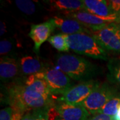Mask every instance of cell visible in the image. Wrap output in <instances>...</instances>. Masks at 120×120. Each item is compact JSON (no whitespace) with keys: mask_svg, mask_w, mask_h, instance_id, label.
I'll return each instance as SVG.
<instances>
[{"mask_svg":"<svg viewBox=\"0 0 120 120\" xmlns=\"http://www.w3.org/2000/svg\"><path fill=\"white\" fill-rule=\"evenodd\" d=\"M7 100L14 112L22 115L33 111H47L54 106L53 99L45 98L22 83H14L8 89Z\"/></svg>","mask_w":120,"mask_h":120,"instance_id":"obj_1","label":"cell"},{"mask_svg":"<svg viewBox=\"0 0 120 120\" xmlns=\"http://www.w3.org/2000/svg\"><path fill=\"white\" fill-rule=\"evenodd\" d=\"M56 68L76 81L92 80L101 73L98 65L82 57L72 54H58L56 56Z\"/></svg>","mask_w":120,"mask_h":120,"instance_id":"obj_2","label":"cell"},{"mask_svg":"<svg viewBox=\"0 0 120 120\" xmlns=\"http://www.w3.org/2000/svg\"><path fill=\"white\" fill-rule=\"evenodd\" d=\"M65 37L69 48L74 52L94 59L108 60L107 52L91 34L80 33Z\"/></svg>","mask_w":120,"mask_h":120,"instance_id":"obj_3","label":"cell"},{"mask_svg":"<svg viewBox=\"0 0 120 120\" xmlns=\"http://www.w3.org/2000/svg\"><path fill=\"white\" fill-rule=\"evenodd\" d=\"M117 92L116 88L109 83H101L81 105L90 112V114H97Z\"/></svg>","mask_w":120,"mask_h":120,"instance_id":"obj_4","label":"cell"},{"mask_svg":"<svg viewBox=\"0 0 120 120\" xmlns=\"http://www.w3.org/2000/svg\"><path fill=\"white\" fill-rule=\"evenodd\" d=\"M91 35L106 52L120 53V23H109L99 31H91Z\"/></svg>","mask_w":120,"mask_h":120,"instance_id":"obj_5","label":"cell"},{"mask_svg":"<svg viewBox=\"0 0 120 120\" xmlns=\"http://www.w3.org/2000/svg\"><path fill=\"white\" fill-rule=\"evenodd\" d=\"M101 83L97 80L82 82L77 85H73L64 94L57 99V101H64L72 105H81L91 92Z\"/></svg>","mask_w":120,"mask_h":120,"instance_id":"obj_6","label":"cell"},{"mask_svg":"<svg viewBox=\"0 0 120 120\" xmlns=\"http://www.w3.org/2000/svg\"><path fill=\"white\" fill-rule=\"evenodd\" d=\"M43 72L52 95H63L73 86L71 78L57 68L47 67Z\"/></svg>","mask_w":120,"mask_h":120,"instance_id":"obj_7","label":"cell"},{"mask_svg":"<svg viewBox=\"0 0 120 120\" xmlns=\"http://www.w3.org/2000/svg\"><path fill=\"white\" fill-rule=\"evenodd\" d=\"M64 15L69 18H72L79 22L91 31H96L103 28L109 23H116L113 19L102 18L90 13L85 10L64 12Z\"/></svg>","mask_w":120,"mask_h":120,"instance_id":"obj_8","label":"cell"},{"mask_svg":"<svg viewBox=\"0 0 120 120\" xmlns=\"http://www.w3.org/2000/svg\"><path fill=\"white\" fill-rule=\"evenodd\" d=\"M54 107L63 120H87L90 113L82 105H72L64 101H57Z\"/></svg>","mask_w":120,"mask_h":120,"instance_id":"obj_9","label":"cell"},{"mask_svg":"<svg viewBox=\"0 0 120 120\" xmlns=\"http://www.w3.org/2000/svg\"><path fill=\"white\" fill-rule=\"evenodd\" d=\"M56 27V23L53 19H51L41 23L31 26L29 36L34 43V50L35 53H38L41 45L45 41H48Z\"/></svg>","mask_w":120,"mask_h":120,"instance_id":"obj_10","label":"cell"},{"mask_svg":"<svg viewBox=\"0 0 120 120\" xmlns=\"http://www.w3.org/2000/svg\"><path fill=\"white\" fill-rule=\"evenodd\" d=\"M83 6L86 11L102 18L113 19L116 23L120 22V15L112 9L110 1L103 0H83Z\"/></svg>","mask_w":120,"mask_h":120,"instance_id":"obj_11","label":"cell"},{"mask_svg":"<svg viewBox=\"0 0 120 120\" xmlns=\"http://www.w3.org/2000/svg\"><path fill=\"white\" fill-rule=\"evenodd\" d=\"M56 23V27L59 28L62 34L67 35L76 34L80 33H86L91 34V31L87 29L80 22L77 20L69 18L56 16L53 18Z\"/></svg>","mask_w":120,"mask_h":120,"instance_id":"obj_12","label":"cell"},{"mask_svg":"<svg viewBox=\"0 0 120 120\" xmlns=\"http://www.w3.org/2000/svg\"><path fill=\"white\" fill-rule=\"evenodd\" d=\"M20 64L12 57H3L0 62V77L1 82H8L13 80L19 73Z\"/></svg>","mask_w":120,"mask_h":120,"instance_id":"obj_13","label":"cell"},{"mask_svg":"<svg viewBox=\"0 0 120 120\" xmlns=\"http://www.w3.org/2000/svg\"><path fill=\"white\" fill-rule=\"evenodd\" d=\"M20 69L23 74L31 75L35 73L43 71L46 67L37 57L32 56H24L19 61Z\"/></svg>","mask_w":120,"mask_h":120,"instance_id":"obj_14","label":"cell"},{"mask_svg":"<svg viewBox=\"0 0 120 120\" xmlns=\"http://www.w3.org/2000/svg\"><path fill=\"white\" fill-rule=\"evenodd\" d=\"M49 5V8L53 11H75L83 10V2L79 0H56L46 1Z\"/></svg>","mask_w":120,"mask_h":120,"instance_id":"obj_15","label":"cell"},{"mask_svg":"<svg viewBox=\"0 0 120 120\" xmlns=\"http://www.w3.org/2000/svg\"><path fill=\"white\" fill-rule=\"evenodd\" d=\"M24 83L26 86L30 87L33 90L38 92L39 94L43 95L45 98L53 99L52 93L45 79H38L34 74L27 77Z\"/></svg>","mask_w":120,"mask_h":120,"instance_id":"obj_16","label":"cell"},{"mask_svg":"<svg viewBox=\"0 0 120 120\" xmlns=\"http://www.w3.org/2000/svg\"><path fill=\"white\" fill-rule=\"evenodd\" d=\"M107 79L112 84L120 86V57L110 59L107 64Z\"/></svg>","mask_w":120,"mask_h":120,"instance_id":"obj_17","label":"cell"},{"mask_svg":"<svg viewBox=\"0 0 120 120\" xmlns=\"http://www.w3.org/2000/svg\"><path fill=\"white\" fill-rule=\"evenodd\" d=\"M120 104V93L117 92L107 103L105 104L98 113H102L106 116L113 117L117 112Z\"/></svg>","mask_w":120,"mask_h":120,"instance_id":"obj_18","label":"cell"},{"mask_svg":"<svg viewBox=\"0 0 120 120\" xmlns=\"http://www.w3.org/2000/svg\"><path fill=\"white\" fill-rule=\"evenodd\" d=\"M48 42L59 52H68L69 50L65 35L62 33L51 36L48 39Z\"/></svg>","mask_w":120,"mask_h":120,"instance_id":"obj_19","label":"cell"},{"mask_svg":"<svg viewBox=\"0 0 120 120\" xmlns=\"http://www.w3.org/2000/svg\"><path fill=\"white\" fill-rule=\"evenodd\" d=\"M17 8L27 15H32L36 11V6L34 1L27 0H16L14 1Z\"/></svg>","mask_w":120,"mask_h":120,"instance_id":"obj_20","label":"cell"},{"mask_svg":"<svg viewBox=\"0 0 120 120\" xmlns=\"http://www.w3.org/2000/svg\"><path fill=\"white\" fill-rule=\"evenodd\" d=\"M48 111H33L27 112L22 116V120H49Z\"/></svg>","mask_w":120,"mask_h":120,"instance_id":"obj_21","label":"cell"},{"mask_svg":"<svg viewBox=\"0 0 120 120\" xmlns=\"http://www.w3.org/2000/svg\"><path fill=\"white\" fill-rule=\"evenodd\" d=\"M13 43L8 39L1 40L0 42V55L4 56L8 54L13 49Z\"/></svg>","mask_w":120,"mask_h":120,"instance_id":"obj_22","label":"cell"},{"mask_svg":"<svg viewBox=\"0 0 120 120\" xmlns=\"http://www.w3.org/2000/svg\"><path fill=\"white\" fill-rule=\"evenodd\" d=\"M13 113L12 107H5L0 112V120H12Z\"/></svg>","mask_w":120,"mask_h":120,"instance_id":"obj_23","label":"cell"},{"mask_svg":"<svg viewBox=\"0 0 120 120\" xmlns=\"http://www.w3.org/2000/svg\"><path fill=\"white\" fill-rule=\"evenodd\" d=\"M87 120H113V117L108 116L102 114V113H97L91 116Z\"/></svg>","mask_w":120,"mask_h":120,"instance_id":"obj_24","label":"cell"},{"mask_svg":"<svg viewBox=\"0 0 120 120\" xmlns=\"http://www.w3.org/2000/svg\"><path fill=\"white\" fill-rule=\"evenodd\" d=\"M110 4L113 11L117 14L120 13V0L110 1Z\"/></svg>","mask_w":120,"mask_h":120,"instance_id":"obj_25","label":"cell"},{"mask_svg":"<svg viewBox=\"0 0 120 120\" xmlns=\"http://www.w3.org/2000/svg\"><path fill=\"white\" fill-rule=\"evenodd\" d=\"M22 114L17 113V112H14L12 117V120H22Z\"/></svg>","mask_w":120,"mask_h":120,"instance_id":"obj_26","label":"cell"},{"mask_svg":"<svg viewBox=\"0 0 120 120\" xmlns=\"http://www.w3.org/2000/svg\"><path fill=\"white\" fill-rule=\"evenodd\" d=\"M113 120H120V104L118 107V109L117 112L116 113V114L113 117Z\"/></svg>","mask_w":120,"mask_h":120,"instance_id":"obj_27","label":"cell"},{"mask_svg":"<svg viewBox=\"0 0 120 120\" xmlns=\"http://www.w3.org/2000/svg\"><path fill=\"white\" fill-rule=\"evenodd\" d=\"M5 31H6L5 24L4 22H1V35H3L4 34Z\"/></svg>","mask_w":120,"mask_h":120,"instance_id":"obj_28","label":"cell"},{"mask_svg":"<svg viewBox=\"0 0 120 120\" xmlns=\"http://www.w3.org/2000/svg\"><path fill=\"white\" fill-rule=\"evenodd\" d=\"M55 120H62L61 118H60V117H57V118H56Z\"/></svg>","mask_w":120,"mask_h":120,"instance_id":"obj_29","label":"cell"},{"mask_svg":"<svg viewBox=\"0 0 120 120\" xmlns=\"http://www.w3.org/2000/svg\"><path fill=\"white\" fill-rule=\"evenodd\" d=\"M119 23H120V22H119Z\"/></svg>","mask_w":120,"mask_h":120,"instance_id":"obj_30","label":"cell"}]
</instances>
